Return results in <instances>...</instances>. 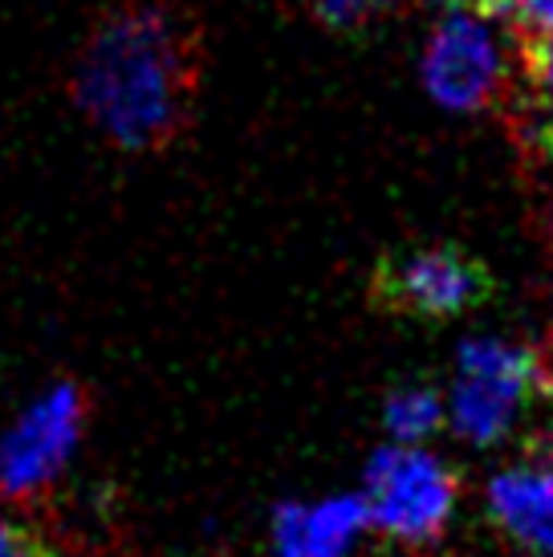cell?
<instances>
[{
  "label": "cell",
  "instance_id": "1",
  "mask_svg": "<svg viewBox=\"0 0 553 557\" xmlns=\"http://www.w3.org/2000/svg\"><path fill=\"white\" fill-rule=\"evenodd\" d=\"M200 90V33L168 0H131L98 21L74 70V102L123 151L168 147Z\"/></svg>",
  "mask_w": 553,
  "mask_h": 557
},
{
  "label": "cell",
  "instance_id": "2",
  "mask_svg": "<svg viewBox=\"0 0 553 557\" xmlns=\"http://www.w3.org/2000/svg\"><path fill=\"white\" fill-rule=\"evenodd\" d=\"M550 371L533 350L501 338H468L456 355L447 419L460 440L489 448L513 432L525 403L550 395Z\"/></svg>",
  "mask_w": 553,
  "mask_h": 557
},
{
  "label": "cell",
  "instance_id": "3",
  "mask_svg": "<svg viewBox=\"0 0 553 557\" xmlns=\"http://www.w3.org/2000/svg\"><path fill=\"white\" fill-rule=\"evenodd\" d=\"M456 472L419 444H386L362 472L367 521L403 545L435 542L456 509Z\"/></svg>",
  "mask_w": 553,
  "mask_h": 557
},
{
  "label": "cell",
  "instance_id": "4",
  "mask_svg": "<svg viewBox=\"0 0 553 557\" xmlns=\"http://www.w3.org/2000/svg\"><path fill=\"white\" fill-rule=\"evenodd\" d=\"M419 65L435 107L456 110V114L496 107L508 90L505 49L489 29V21L472 9H456L435 25Z\"/></svg>",
  "mask_w": 553,
  "mask_h": 557
},
{
  "label": "cell",
  "instance_id": "5",
  "mask_svg": "<svg viewBox=\"0 0 553 557\" xmlns=\"http://www.w3.org/2000/svg\"><path fill=\"white\" fill-rule=\"evenodd\" d=\"M489 289V269L452 245H423L383 257L370 281L379 306L411 318H460L480 306Z\"/></svg>",
  "mask_w": 553,
  "mask_h": 557
},
{
  "label": "cell",
  "instance_id": "6",
  "mask_svg": "<svg viewBox=\"0 0 553 557\" xmlns=\"http://www.w3.org/2000/svg\"><path fill=\"white\" fill-rule=\"evenodd\" d=\"M86 399L74 383L49 387L0 435V496H33L58 480L77 448Z\"/></svg>",
  "mask_w": 553,
  "mask_h": 557
},
{
  "label": "cell",
  "instance_id": "7",
  "mask_svg": "<svg viewBox=\"0 0 553 557\" xmlns=\"http://www.w3.org/2000/svg\"><path fill=\"white\" fill-rule=\"evenodd\" d=\"M367 525L362 496H330L318 505L290 500L273 512V549L276 557H351Z\"/></svg>",
  "mask_w": 553,
  "mask_h": 557
},
{
  "label": "cell",
  "instance_id": "8",
  "mask_svg": "<svg viewBox=\"0 0 553 557\" xmlns=\"http://www.w3.org/2000/svg\"><path fill=\"white\" fill-rule=\"evenodd\" d=\"M489 512L496 529L525 554L553 557V468L521 465L489 480Z\"/></svg>",
  "mask_w": 553,
  "mask_h": 557
},
{
  "label": "cell",
  "instance_id": "9",
  "mask_svg": "<svg viewBox=\"0 0 553 557\" xmlns=\"http://www.w3.org/2000/svg\"><path fill=\"white\" fill-rule=\"evenodd\" d=\"M383 423L395 444H423L444 423V403L431 387H400L391 391L383 407Z\"/></svg>",
  "mask_w": 553,
  "mask_h": 557
},
{
  "label": "cell",
  "instance_id": "10",
  "mask_svg": "<svg viewBox=\"0 0 553 557\" xmlns=\"http://www.w3.org/2000/svg\"><path fill=\"white\" fill-rule=\"evenodd\" d=\"M517 53H521V74L529 82L533 98L541 107L553 110V29L525 33Z\"/></svg>",
  "mask_w": 553,
  "mask_h": 557
},
{
  "label": "cell",
  "instance_id": "11",
  "mask_svg": "<svg viewBox=\"0 0 553 557\" xmlns=\"http://www.w3.org/2000/svg\"><path fill=\"white\" fill-rule=\"evenodd\" d=\"M400 0H306V9L314 13L318 25L325 29H358V25H367L374 13H386V9H395Z\"/></svg>",
  "mask_w": 553,
  "mask_h": 557
},
{
  "label": "cell",
  "instance_id": "12",
  "mask_svg": "<svg viewBox=\"0 0 553 557\" xmlns=\"http://www.w3.org/2000/svg\"><path fill=\"white\" fill-rule=\"evenodd\" d=\"M505 13L521 33L553 29V0H505Z\"/></svg>",
  "mask_w": 553,
  "mask_h": 557
},
{
  "label": "cell",
  "instance_id": "13",
  "mask_svg": "<svg viewBox=\"0 0 553 557\" xmlns=\"http://www.w3.org/2000/svg\"><path fill=\"white\" fill-rule=\"evenodd\" d=\"M0 557H53L33 533H25L13 521H0Z\"/></svg>",
  "mask_w": 553,
  "mask_h": 557
},
{
  "label": "cell",
  "instance_id": "14",
  "mask_svg": "<svg viewBox=\"0 0 553 557\" xmlns=\"http://www.w3.org/2000/svg\"><path fill=\"white\" fill-rule=\"evenodd\" d=\"M529 460L541 468H553V423H545V428L529 440Z\"/></svg>",
  "mask_w": 553,
  "mask_h": 557
},
{
  "label": "cell",
  "instance_id": "15",
  "mask_svg": "<svg viewBox=\"0 0 553 557\" xmlns=\"http://www.w3.org/2000/svg\"><path fill=\"white\" fill-rule=\"evenodd\" d=\"M452 4H464L472 13H505V0H452Z\"/></svg>",
  "mask_w": 553,
  "mask_h": 557
},
{
  "label": "cell",
  "instance_id": "16",
  "mask_svg": "<svg viewBox=\"0 0 553 557\" xmlns=\"http://www.w3.org/2000/svg\"><path fill=\"white\" fill-rule=\"evenodd\" d=\"M550 350H553V334H550Z\"/></svg>",
  "mask_w": 553,
  "mask_h": 557
}]
</instances>
